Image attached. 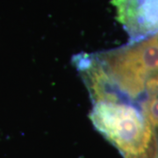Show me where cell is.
<instances>
[{
  "mask_svg": "<svg viewBox=\"0 0 158 158\" xmlns=\"http://www.w3.org/2000/svg\"><path fill=\"white\" fill-rule=\"evenodd\" d=\"M90 118L125 158H158V137L141 112L121 99L93 103Z\"/></svg>",
  "mask_w": 158,
  "mask_h": 158,
  "instance_id": "obj_1",
  "label": "cell"
},
{
  "mask_svg": "<svg viewBox=\"0 0 158 158\" xmlns=\"http://www.w3.org/2000/svg\"><path fill=\"white\" fill-rule=\"evenodd\" d=\"M118 93L135 99L145 92L147 80L158 73V36L96 56Z\"/></svg>",
  "mask_w": 158,
  "mask_h": 158,
  "instance_id": "obj_2",
  "label": "cell"
},
{
  "mask_svg": "<svg viewBox=\"0 0 158 158\" xmlns=\"http://www.w3.org/2000/svg\"><path fill=\"white\" fill-rule=\"evenodd\" d=\"M117 19L137 42L158 33V0H112Z\"/></svg>",
  "mask_w": 158,
  "mask_h": 158,
  "instance_id": "obj_3",
  "label": "cell"
}]
</instances>
